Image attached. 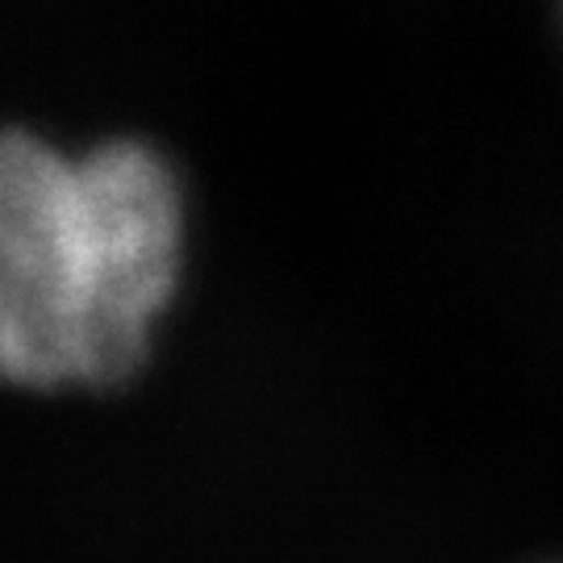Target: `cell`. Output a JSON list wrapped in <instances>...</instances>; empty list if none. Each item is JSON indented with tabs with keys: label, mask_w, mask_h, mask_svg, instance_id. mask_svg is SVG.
<instances>
[{
	"label": "cell",
	"mask_w": 563,
	"mask_h": 563,
	"mask_svg": "<svg viewBox=\"0 0 563 563\" xmlns=\"http://www.w3.org/2000/svg\"><path fill=\"white\" fill-rule=\"evenodd\" d=\"M180 184L118 139L80 159L0 130V384L118 388L151 360L180 280Z\"/></svg>",
	"instance_id": "obj_1"
}]
</instances>
